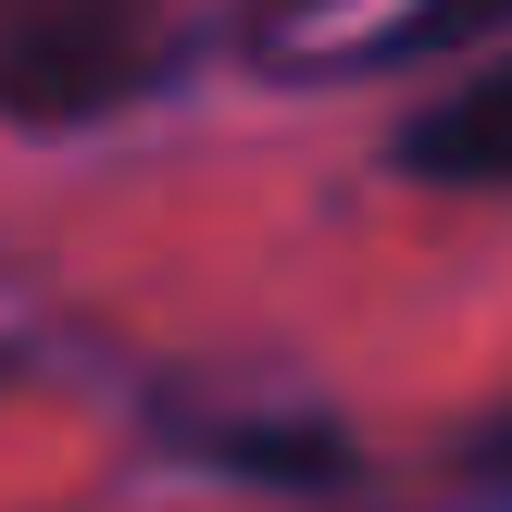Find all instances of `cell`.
I'll return each mask as SVG.
<instances>
[{
  "mask_svg": "<svg viewBox=\"0 0 512 512\" xmlns=\"http://www.w3.org/2000/svg\"><path fill=\"white\" fill-rule=\"evenodd\" d=\"M150 75V38L125 25H38V38H0V100L13 113H113Z\"/></svg>",
  "mask_w": 512,
  "mask_h": 512,
  "instance_id": "1",
  "label": "cell"
},
{
  "mask_svg": "<svg viewBox=\"0 0 512 512\" xmlns=\"http://www.w3.org/2000/svg\"><path fill=\"white\" fill-rule=\"evenodd\" d=\"M400 175H425V188H512V63L463 75L450 100H425L400 125Z\"/></svg>",
  "mask_w": 512,
  "mask_h": 512,
  "instance_id": "2",
  "label": "cell"
},
{
  "mask_svg": "<svg viewBox=\"0 0 512 512\" xmlns=\"http://www.w3.org/2000/svg\"><path fill=\"white\" fill-rule=\"evenodd\" d=\"M463 463H475V475H488V488H512V425H488V438H475V450H463Z\"/></svg>",
  "mask_w": 512,
  "mask_h": 512,
  "instance_id": "3",
  "label": "cell"
}]
</instances>
